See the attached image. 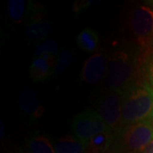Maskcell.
<instances>
[{
  "instance_id": "9a60e30c",
  "label": "cell",
  "mask_w": 153,
  "mask_h": 153,
  "mask_svg": "<svg viewBox=\"0 0 153 153\" xmlns=\"http://www.w3.org/2000/svg\"><path fill=\"white\" fill-rule=\"evenodd\" d=\"M26 2L24 0H10L8 4V11L10 19L17 24L23 20Z\"/></svg>"
},
{
  "instance_id": "d6986e66",
  "label": "cell",
  "mask_w": 153,
  "mask_h": 153,
  "mask_svg": "<svg viewBox=\"0 0 153 153\" xmlns=\"http://www.w3.org/2000/svg\"><path fill=\"white\" fill-rule=\"evenodd\" d=\"M148 79H149V85L153 89V55L149 62L148 67Z\"/></svg>"
},
{
  "instance_id": "30bf717a",
  "label": "cell",
  "mask_w": 153,
  "mask_h": 153,
  "mask_svg": "<svg viewBox=\"0 0 153 153\" xmlns=\"http://www.w3.org/2000/svg\"><path fill=\"white\" fill-rule=\"evenodd\" d=\"M54 33L53 25L50 22L42 21L29 24L25 32V36L30 41L43 40Z\"/></svg>"
},
{
  "instance_id": "5bb4252c",
  "label": "cell",
  "mask_w": 153,
  "mask_h": 153,
  "mask_svg": "<svg viewBox=\"0 0 153 153\" xmlns=\"http://www.w3.org/2000/svg\"><path fill=\"white\" fill-rule=\"evenodd\" d=\"M28 148L31 153H55L49 139L41 135L32 138L28 143Z\"/></svg>"
},
{
  "instance_id": "ba28073f",
  "label": "cell",
  "mask_w": 153,
  "mask_h": 153,
  "mask_svg": "<svg viewBox=\"0 0 153 153\" xmlns=\"http://www.w3.org/2000/svg\"><path fill=\"white\" fill-rule=\"evenodd\" d=\"M18 105L20 109L25 114L33 117H40L44 112V107L41 104L38 94L31 88H25L18 97Z\"/></svg>"
},
{
  "instance_id": "603a6c76",
  "label": "cell",
  "mask_w": 153,
  "mask_h": 153,
  "mask_svg": "<svg viewBox=\"0 0 153 153\" xmlns=\"http://www.w3.org/2000/svg\"><path fill=\"white\" fill-rule=\"evenodd\" d=\"M149 3H151V4H152V5H153V1H150Z\"/></svg>"
},
{
  "instance_id": "44dd1931",
  "label": "cell",
  "mask_w": 153,
  "mask_h": 153,
  "mask_svg": "<svg viewBox=\"0 0 153 153\" xmlns=\"http://www.w3.org/2000/svg\"><path fill=\"white\" fill-rule=\"evenodd\" d=\"M0 128H1V137H3V135L4 134V126L3 124V122H1V126H0Z\"/></svg>"
},
{
  "instance_id": "3957f363",
  "label": "cell",
  "mask_w": 153,
  "mask_h": 153,
  "mask_svg": "<svg viewBox=\"0 0 153 153\" xmlns=\"http://www.w3.org/2000/svg\"><path fill=\"white\" fill-rule=\"evenodd\" d=\"M72 131L74 136L86 146L94 135L105 132L111 133L100 113L92 110L76 115L72 122Z\"/></svg>"
},
{
  "instance_id": "277c9868",
  "label": "cell",
  "mask_w": 153,
  "mask_h": 153,
  "mask_svg": "<svg viewBox=\"0 0 153 153\" xmlns=\"http://www.w3.org/2000/svg\"><path fill=\"white\" fill-rule=\"evenodd\" d=\"M125 147L134 151H144L153 141V124L150 119L128 126L122 130Z\"/></svg>"
},
{
  "instance_id": "9c48e42d",
  "label": "cell",
  "mask_w": 153,
  "mask_h": 153,
  "mask_svg": "<svg viewBox=\"0 0 153 153\" xmlns=\"http://www.w3.org/2000/svg\"><path fill=\"white\" fill-rule=\"evenodd\" d=\"M54 55H44L35 58L30 66V76L33 82H40L49 78L55 71Z\"/></svg>"
},
{
  "instance_id": "e0dca14e",
  "label": "cell",
  "mask_w": 153,
  "mask_h": 153,
  "mask_svg": "<svg viewBox=\"0 0 153 153\" xmlns=\"http://www.w3.org/2000/svg\"><path fill=\"white\" fill-rule=\"evenodd\" d=\"M58 43L55 39H49L38 44L34 50L33 55L37 58L44 55H55L58 52Z\"/></svg>"
},
{
  "instance_id": "7a4b0ae2",
  "label": "cell",
  "mask_w": 153,
  "mask_h": 153,
  "mask_svg": "<svg viewBox=\"0 0 153 153\" xmlns=\"http://www.w3.org/2000/svg\"><path fill=\"white\" fill-rule=\"evenodd\" d=\"M134 60L123 50H117L107 60V82L111 91L122 94L132 87L134 80Z\"/></svg>"
},
{
  "instance_id": "ac0fdd59",
  "label": "cell",
  "mask_w": 153,
  "mask_h": 153,
  "mask_svg": "<svg viewBox=\"0 0 153 153\" xmlns=\"http://www.w3.org/2000/svg\"><path fill=\"white\" fill-rule=\"evenodd\" d=\"M94 4L93 1H78L73 4V11H82L86 10Z\"/></svg>"
},
{
  "instance_id": "7c38bea8",
  "label": "cell",
  "mask_w": 153,
  "mask_h": 153,
  "mask_svg": "<svg viewBox=\"0 0 153 153\" xmlns=\"http://www.w3.org/2000/svg\"><path fill=\"white\" fill-rule=\"evenodd\" d=\"M98 33L91 28H85L76 36V44L80 49L90 53L94 52L99 47Z\"/></svg>"
},
{
  "instance_id": "7402d4cb",
  "label": "cell",
  "mask_w": 153,
  "mask_h": 153,
  "mask_svg": "<svg viewBox=\"0 0 153 153\" xmlns=\"http://www.w3.org/2000/svg\"><path fill=\"white\" fill-rule=\"evenodd\" d=\"M150 120H151V122L153 124V109H152V114H151V117H150V118H149Z\"/></svg>"
},
{
  "instance_id": "52a82bcc",
  "label": "cell",
  "mask_w": 153,
  "mask_h": 153,
  "mask_svg": "<svg viewBox=\"0 0 153 153\" xmlns=\"http://www.w3.org/2000/svg\"><path fill=\"white\" fill-rule=\"evenodd\" d=\"M106 69L107 62L105 55L96 53L84 62L82 69V79L90 84L96 83L103 78Z\"/></svg>"
},
{
  "instance_id": "cb8c5ba5",
  "label": "cell",
  "mask_w": 153,
  "mask_h": 153,
  "mask_svg": "<svg viewBox=\"0 0 153 153\" xmlns=\"http://www.w3.org/2000/svg\"><path fill=\"white\" fill-rule=\"evenodd\" d=\"M129 153H133V152H129Z\"/></svg>"
},
{
  "instance_id": "5b68a950",
  "label": "cell",
  "mask_w": 153,
  "mask_h": 153,
  "mask_svg": "<svg viewBox=\"0 0 153 153\" xmlns=\"http://www.w3.org/2000/svg\"><path fill=\"white\" fill-rule=\"evenodd\" d=\"M129 27L133 36L140 45H146L153 39V10L140 6L134 11Z\"/></svg>"
},
{
  "instance_id": "8fae6325",
  "label": "cell",
  "mask_w": 153,
  "mask_h": 153,
  "mask_svg": "<svg viewBox=\"0 0 153 153\" xmlns=\"http://www.w3.org/2000/svg\"><path fill=\"white\" fill-rule=\"evenodd\" d=\"M55 153H84L86 146L75 136L66 135L54 141Z\"/></svg>"
},
{
  "instance_id": "ffe728a7",
  "label": "cell",
  "mask_w": 153,
  "mask_h": 153,
  "mask_svg": "<svg viewBox=\"0 0 153 153\" xmlns=\"http://www.w3.org/2000/svg\"><path fill=\"white\" fill-rule=\"evenodd\" d=\"M143 153H153V141L145 148V150L143 151Z\"/></svg>"
},
{
  "instance_id": "4fadbf2b",
  "label": "cell",
  "mask_w": 153,
  "mask_h": 153,
  "mask_svg": "<svg viewBox=\"0 0 153 153\" xmlns=\"http://www.w3.org/2000/svg\"><path fill=\"white\" fill-rule=\"evenodd\" d=\"M74 60V52L71 49L63 48L60 49L57 55L54 73L55 75H61L65 73L72 65Z\"/></svg>"
},
{
  "instance_id": "8992f818",
  "label": "cell",
  "mask_w": 153,
  "mask_h": 153,
  "mask_svg": "<svg viewBox=\"0 0 153 153\" xmlns=\"http://www.w3.org/2000/svg\"><path fill=\"white\" fill-rule=\"evenodd\" d=\"M99 111L111 133L115 130H120L122 128L121 94L113 91L105 93L100 101Z\"/></svg>"
},
{
  "instance_id": "2e32d148",
  "label": "cell",
  "mask_w": 153,
  "mask_h": 153,
  "mask_svg": "<svg viewBox=\"0 0 153 153\" xmlns=\"http://www.w3.org/2000/svg\"><path fill=\"white\" fill-rule=\"evenodd\" d=\"M111 133L105 132L94 135L88 144L94 152H100L108 147L111 142Z\"/></svg>"
},
{
  "instance_id": "6da1fadb",
  "label": "cell",
  "mask_w": 153,
  "mask_h": 153,
  "mask_svg": "<svg viewBox=\"0 0 153 153\" xmlns=\"http://www.w3.org/2000/svg\"><path fill=\"white\" fill-rule=\"evenodd\" d=\"M122 96V128L149 119L153 109V89L133 85Z\"/></svg>"
}]
</instances>
